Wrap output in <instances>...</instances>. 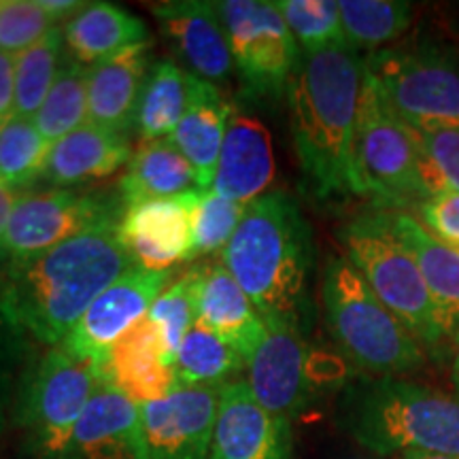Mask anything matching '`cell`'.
Instances as JSON below:
<instances>
[{"label": "cell", "mask_w": 459, "mask_h": 459, "mask_svg": "<svg viewBox=\"0 0 459 459\" xmlns=\"http://www.w3.org/2000/svg\"><path fill=\"white\" fill-rule=\"evenodd\" d=\"M453 347H455V351H453V364H451V381H453V387H455V392L459 395V338L455 342H453Z\"/></svg>", "instance_id": "cell-42"}, {"label": "cell", "mask_w": 459, "mask_h": 459, "mask_svg": "<svg viewBox=\"0 0 459 459\" xmlns=\"http://www.w3.org/2000/svg\"><path fill=\"white\" fill-rule=\"evenodd\" d=\"M130 268L134 264L117 228L91 230L54 249L11 260L0 311L20 332L57 347L90 304Z\"/></svg>", "instance_id": "cell-1"}, {"label": "cell", "mask_w": 459, "mask_h": 459, "mask_svg": "<svg viewBox=\"0 0 459 459\" xmlns=\"http://www.w3.org/2000/svg\"><path fill=\"white\" fill-rule=\"evenodd\" d=\"M194 74L172 60H160L149 71L134 128L143 143L164 141L175 132L192 99Z\"/></svg>", "instance_id": "cell-28"}, {"label": "cell", "mask_w": 459, "mask_h": 459, "mask_svg": "<svg viewBox=\"0 0 459 459\" xmlns=\"http://www.w3.org/2000/svg\"><path fill=\"white\" fill-rule=\"evenodd\" d=\"M194 189H200L196 172L169 139L143 143L119 179V196L126 209L147 200L183 196Z\"/></svg>", "instance_id": "cell-27"}, {"label": "cell", "mask_w": 459, "mask_h": 459, "mask_svg": "<svg viewBox=\"0 0 459 459\" xmlns=\"http://www.w3.org/2000/svg\"><path fill=\"white\" fill-rule=\"evenodd\" d=\"M389 211V220L406 249L417 260L445 325L446 341L459 338V249L429 234L406 211Z\"/></svg>", "instance_id": "cell-24"}, {"label": "cell", "mask_w": 459, "mask_h": 459, "mask_svg": "<svg viewBox=\"0 0 459 459\" xmlns=\"http://www.w3.org/2000/svg\"><path fill=\"white\" fill-rule=\"evenodd\" d=\"M341 24L344 45L359 51L383 49L409 30L412 4L402 0H341Z\"/></svg>", "instance_id": "cell-30"}, {"label": "cell", "mask_w": 459, "mask_h": 459, "mask_svg": "<svg viewBox=\"0 0 459 459\" xmlns=\"http://www.w3.org/2000/svg\"><path fill=\"white\" fill-rule=\"evenodd\" d=\"M355 170L361 196L377 200L381 209L412 213L429 198L411 130L385 105L368 71L355 124Z\"/></svg>", "instance_id": "cell-7"}, {"label": "cell", "mask_w": 459, "mask_h": 459, "mask_svg": "<svg viewBox=\"0 0 459 459\" xmlns=\"http://www.w3.org/2000/svg\"><path fill=\"white\" fill-rule=\"evenodd\" d=\"M230 115L232 105L223 99L220 88L194 74L187 111L169 141L196 172L200 189L213 187Z\"/></svg>", "instance_id": "cell-23"}, {"label": "cell", "mask_w": 459, "mask_h": 459, "mask_svg": "<svg viewBox=\"0 0 459 459\" xmlns=\"http://www.w3.org/2000/svg\"><path fill=\"white\" fill-rule=\"evenodd\" d=\"M203 189L177 198L147 200L124 211L117 237L136 268L166 273L192 260V217Z\"/></svg>", "instance_id": "cell-15"}, {"label": "cell", "mask_w": 459, "mask_h": 459, "mask_svg": "<svg viewBox=\"0 0 459 459\" xmlns=\"http://www.w3.org/2000/svg\"><path fill=\"white\" fill-rule=\"evenodd\" d=\"M349 432L377 455L459 457V395L398 377H378L349 398Z\"/></svg>", "instance_id": "cell-4"}, {"label": "cell", "mask_w": 459, "mask_h": 459, "mask_svg": "<svg viewBox=\"0 0 459 459\" xmlns=\"http://www.w3.org/2000/svg\"><path fill=\"white\" fill-rule=\"evenodd\" d=\"M325 321L338 349L368 375L400 377L421 368L423 344L378 300L344 255H330L321 281Z\"/></svg>", "instance_id": "cell-5"}, {"label": "cell", "mask_w": 459, "mask_h": 459, "mask_svg": "<svg viewBox=\"0 0 459 459\" xmlns=\"http://www.w3.org/2000/svg\"><path fill=\"white\" fill-rule=\"evenodd\" d=\"M62 43L65 34L54 28L30 49L15 56V117L34 119L39 113L60 73Z\"/></svg>", "instance_id": "cell-32"}, {"label": "cell", "mask_w": 459, "mask_h": 459, "mask_svg": "<svg viewBox=\"0 0 459 459\" xmlns=\"http://www.w3.org/2000/svg\"><path fill=\"white\" fill-rule=\"evenodd\" d=\"M126 204L119 194L51 189L17 198L7 226V260H24L91 230L117 228Z\"/></svg>", "instance_id": "cell-11"}, {"label": "cell", "mask_w": 459, "mask_h": 459, "mask_svg": "<svg viewBox=\"0 0 459 459\" xmlns=\"http://www.w3.org/2000/svg\"><path fill=\"white\" fill-rule=\"evenodd\" d=\"M273 179L271 132L254 115L232 111L211 189L232 203L249 206L268 194Z\"/></svg>", "instance_id": "cell-19"}, {"label": "cell", "mask_w": 459, "mask_h": 459, "mask_svg": "<svg viewBox=\"0 0 459 459\" xmlns=\"http://www.w3.org/2000/svg\"><path fill=\"white\" fill-rule=\"evenodd\" d=\"M102 385L99 364L51 347L30 372L22 398V421L45 459H62L73 429Z\"/></svg>", "instance_id": "cell-10"}, {"label": "cell", "mask_w": 459, "mask_h": 459, "mask_svg": "<svg viewBox=\"0 0 459 459\" xmlns=\"http://www.w3.org/2000/svg\"><path fill=\"white\" fill-rule=\"evenodd\" d=\"M88 66L74 60L65 62L48 99L34 115V126L51 145L88 124Z\"/></svg>", "instance_id": "cell-31"}, {"label": "cell", "mask_w": 459, "mask_h": 459, "mask_svg": "<svg viewBox=\"0 0 459 459\" xmlns=\"http://www.w3.org/2000/svg\"><path fill=\"white\" fill-rule=\"evenodd\" d=\"M172 271L130 268L90 304L60 344L79 358L100 364L108 349L152 311L156 298L170 285Z\"/></svg>", "instance_id": "cell-14"}, {"label": "cell", "mask_w": 459, "mask_h": 459, "mask_svg": "<svg viewBox=\"0 0 459 459\" xmlns=\"http://www.w3.org/2000/svg\"><path fill=\"white\" fill-rule=\"evenodd\" d=\"M15 117V57L0 51V126Z\"/></svg>", "instance_id": "cell-40"}, {"label": "cell", "mask_w": 459, "mask_h": 459, "mask_svg": "<svg viewBox=\"0 0 459 459\" xmlns=\"http://www.w3.org/2000/svg\"><path fill=\"white\" fill-rule=\"evenodd\" d=\"M366 65L347 45L302 54L287 82L298 162L319 198L361 196L355 124Z\"/></svg>", "instance_id": "cell-2"}, {"label": "cell", "mask_w": 459, "mask_h": 459, "mask_svg": "<svg viewBox=\"0 0 459 459\" xmlns=\"http://www.w3.org/2000/svg\"><path fill=\"white\" fill-rule=\"evenodd\" d=\"M412 213L429 234L459 249V192H446L428 198Z\"/></svg>", "instance_id": "cell-39"}, {"label": "cell", "mask_w": 459, "mask_h": 459, "mask_svg": "<svg viewBox=\"0 0 459 459\" xmlns=\"http://www.w3.org/2000/svg\"><path fill=\"white\" fill-rule=\"evenodd\" d=\"M395 459H459L453 455H436V453H406V455H400Z\"/></svg>", "instance_id": "cell-43"}, {"label": "cell", "mask_w": 459, "mask_h": 459, "mask_svg": "<svg viewBox=\"0 0 459 459\" xmlns=\"http://www.w3.org/2000/svg\"><path fill=\"white\" fill-rule=\"evenodd\" d=\"M419 169L429 198L459 192V128H412Z\"/></svg>", "instance_id": "cell-36"}, {"label": "cell", "mask_w": 459, "mask_h": 459, "mask_svg": "<svg viewBox=\"0 0 459 459\" xmlns=\"http://www.w3.org/2000/svg\"><path fill=\"white\" fill-rule=\"evenodd\" d=\"M130 158L128 136L88 122L51 145L45 179L57 189H68L113 175L128 166Z\"/></svg>", "instance_id": "cell-25"}, {"label": "cell", "mask_w": 459, "mask_h": 459, "mask_svg": "<svg viewBox=\"0 0 459 459\" xmlns=\"http://www.w3.org/2000/svg\"><path fill=\"white\" fill-rule=\"evenodd\" d=\"M385 105L412 128H459V57L436 45L383 48L364 57Z\"/></svg>", "instance_id": "cell-8"}, {"label": "cell", "mask_w": 459, "mask_h": 459, "mask_svg": "<svg viewBox=\"0 0 459 459\" xmlns=\"http://www.w3.org/2000/svg\"><path fill=\"white\" fill-rule=\"evenodd\" d=\"M56 24L43 0H0V51L13 57L24 54Z\"/></svg>", "instance_id": "cell-38"}, {"label": "cell", "mask_w": 459, "mask_h": 459, "mask_svg": "<svg viewBox=\"0 0 459 459\" xmlns=\"http://www.w3.org/2000/svg\"><path fill=\"white\" fill-rule=\"evenodd\" d=\"M221 264L264 321L302 328L313 240L294 198L268 192L247 206L237 232L221 251Z\"/></svg>", "instance_id": "cell-3"}, {"label": "cell", "mask_w": 459, "mask_h": 459, "mask_svg": "<svg viewBox=\"0 0 459 459\" xmlns=\"http://www.w3.org/2000/svg\"><path fill=\"white\" fill-rule=\"evenodd\" d=\"M17 198L20 196H15V189H11L7 183L0 181V260H7V254H4V238H7V226Z\"/></svg>", "instance_id": "cell-41"}, {"label": "cell", "mask_w": 459, "mask_h": 459, "mask_svg": "<svg viewBox=\"0 0 459 459\" xmlns=\"http://www.w3.org/2000/svg\"><path fill=\"white\" fill-rule=\"evenodd\" d=\"M338 240L342 255L423 347L434 351L446 342L432 294L417 260L395 234L387 209L377 206L355 215L338 230Z\"/></svg>", "instance_id": "cell-6"}, {"label": "cell", "mask_w": 459, "mask_h": 459, "mask_svg": "<svg viewBox=\"0 0 459 459\" xmlns=\"http://www.w3.org/2000/svg\"><path fill=\"white\" fill-rule=\"evenodd\" d=\"M152 13L181 60H186L189 73L213 85L228 83L234 60L215 3H160L152 4Z\"/></svg>", "instance_id": "cell-18"}, {"label": "cell", "mask_w": 459, "mask_h": 459, "mask_svg": "<svg viewBox=\"0 0 459 459\" xmlns=\"http://www.w3.org/2000/svg\"><path fill=\"white\" fill-rule=\"evenodd\" d=\"M62 34L73 60L88 68L149 41L145 22L111 3H85L77 15L66 20Z\"/></svg>", "instance_id": "cell-26"}, {"label": "cell", "mask_w": 459, "mask_h": 459, "mask_svg": "<svg viewBox=\"0 0 459 459\" xmlns=\"http://www.w3.org/2000/svg\"><path fill=\"white\" fill-rule=\"evenodd\" d=\"M152 71V43H139L90 66L88 122L113 134L128 136Z\"/></svg>", "instance_id": "cell-21"}, {"label": "cell", "mask_w": 459, "mask_h": 459, "mask_svg": "<svg viewBox=\"0 0 459 459\" xmlns=\"http://www.w3.org/2000/svg\"><path fill=\"white\" fill-rule=\"evenodd\" d=\"M62 459H143L141 406L102 383L79 417Z\"/></svg>", "instance_id": "cell-20"}, {"label": "cell", "mask_w": 459, "mask_h": 459, "mask_svg": "<svg viewBox=\"0 0 459 459\" xmlns=\"http://www.w3.org/2000/svg\"><path fill=\"white\" fill-rule=\"evenodd\" d=\"M99 372L102 383L139 406L169 398L177 389L175 358L149 315L108 349L100 359Z\"/></svg>", "instance_id": "cell-17"}, {"label": "cell", "mask_w": 459, "mask_h": 459, "mask_svg": "<svg viewBox=\"0 0 459 459\" xmlns=\"http://www.w3.org/2000/svg\"><path fill=\"white\" fill-rule=\"evenodd\" d=\"M243 366H247L243 355L196 319L177 351V387L226 385Z\"/></svg>", "instance_id": "cell-29"}, {"label": "cell", "mask_w": 459, "mask_h": 459, "mask_svg": "<svg viewBox=\"0 0 459 459\" xmlns=\"http://www.w3.org/2000/svg\"><path fill=\"white\" fill-rule=\"evenodd\" d=\"M198 321L232 344L245 361L260 344L266 325L254 302L223 264H203L198 285Z\"/></svg>", "instance_id": "cell-22"}, {"label": "cell", "mask_w": 459, "mask_h": 459, "mask_svg": "<svg viewBox=\"0 0 459 459\" xmlns=\"http://www.w3.org/2000/svg\"><path fill=\"white\" fill-rule=\"evenodd\" d=\"M264 325L266 332L247 359V385L264 409L290 421L319 387L341 383L347 366L338 355L315 349L300 325L285 321H264Z\"/></svg>", "instance_id": "cell-9"}, {"label": "cell", "mask_w": 459, "mask_h": 459, "mask_svg": "<svg viewBox=\"0 0 459 459\" xmlns=\"http://www.w3.org/2000/svg\"><path fill=\"white\" fill-rule=\"evenodd\" d=\"M209 459H291L290 421L273 415L243 381L221 387Z\"/></svg>", "instance_id": "cell-16"}, {"label": "cell", "mask_w": 459, "mask_h": 459, "mask_svg": "<svg viewBox=\"0 0 459 459\" xmlns=\"http://www.w3.org/2000/svg\"><path fill=\"white\" fill-rule=\"evenodd\" d=\"M221 387H177L169 398L143 404V459H209Z\"/></svg>", "instance_id": "cell-13"}, {"label": "cell", "mask_w": 459, "mask_h": 459, "mask_svg": "<svg viewBox=\"0 0 459 459\" xmlns=\"http://www.w3.org/2000/svg\"><path fill=\"white\" fill-rule=\"evenodd\" d=\"M215 9L245 88L257 96L283 94L300 48L274 3L221 0Z\"/></svg>", "instance_id": "cell-12"}, {"label": "cell", "mask_w": 459, "mask_h": 459, "mask_svg": "<svg viewBox=\"0 0 459 459\" xmlns=\"http://www.w3.org/2000/svg\"><path fill=\"white\" fill-rule=\"evenodd\" d=\"M51 143L37 130L32 119L13 117L0 126V181L11 189L32 186L45 177Z\"/></svg>", "instance_id": "cell-33"}, {"label": "cell", "mask_w": 459, "mask_h": 459, "mask_svg": "<svg viewBox=\"0 0 459 459\" xmlns=\"http://www.w3.org/2000/svg\"><path fill=\"white\" fill-rule=\"evenodd\" d=\"M247 206L220 196L213 189H203L192 217V260L221 254L237 232Z\"/></svg>", "instance_id": "cell-37"}, {"label": "cell", "mask_w": 459, "mask_h": 459, "mask_svg": "<svg viewBox=\"0 0 459 459\" xmlns=\"http://www.w3.org/2000/svg\"><path fill=\"white\" fill-rule=\"evenodd\" d=\"M302 54L344 45L341 9L334 0H274Z\"/></svg>", "instance_id": "cell-34"}, {"label": "cell", "mask_w": 459, "mask_h": 459, "mask_svg": "<svg viewBox=\"0 0 459 459\" xmlns=\"http://www.w3.org/2000/svg\"><path fill=\"white\" fill-rule=\"evenodd\" d=\"M200 274H203V264H194L179 279L170 281V285L156 298L149 311V319L158 325L166 349L175 359L183 338L196 324Z\"/></svg>", "instance_id": "cell-35"}]
</instances>
